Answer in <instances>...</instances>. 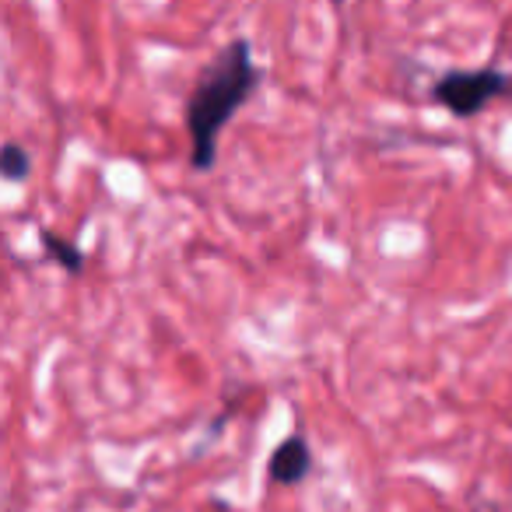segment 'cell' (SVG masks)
<instances>
[{"label": "cell", "mask_w": 512, "mask_h": 512, "mask_svg": "<svg viewBox=\"0 0 512 512\" xmlns=\"http://www.w3.org/2000/svg\"><path fill=\"white\" fill-rule=\"evenodd\" d=\"M512 99V74L498 71V67H477V71H449L439 74L432 85V99L442 109L456 116V120H470V116L484 113L495 99Z\"/></svg>", "instance_id": "cell-2"}, {"label": "cell", "mask_w": 512, "mask_h": 512, "mask_svg": "<svg viewBox=\"0 0 512 512\" xmlns=\"http://www.w3.org/2000/svg\"><path fill=\"white\" fill-rule=\"evenodd\" d=\"M32 172V155L22 148L18 141H8L0 148V176L8 179V183H25Z\"/></svg>", "instance_id": "cell-5"}, {"label": "cell", "mask_w": 512, "mask_h": 512, "mask_svg": "<svg viewBox=\"0 0 512 512\" xmlns=\"http://www.w3.org/2000/svg\"><path fill=\"white\" fill-rule=\"evenodd\" d=\"M334 4H344V0H334Z\"/></svg>", "instance_id": "cell-6"}, {"label": "cell", "mask_w": 512, "mask_h": 512, "mask_svg": "<svg viewBox=\"0 0 512 512\" xmlns=\"http://www.w3.org/2000/svg\"><path fill=\"white\" fill-rule=\"evenodd\" d=\"M39 242H43L46 256H50V260H57V264L64 267L67 274H81V271H85V253H81L74 242H67L64 235L50 232V228H39Z\"/></svg>", "instance_id": "cell-4"}, {"label": "cell", "mask_w": 512, "mask_h": 512, "mask_svg": "<svg viewBox=\"0 0 512 512\" xmlns=\"http://www.w3.org/2000/svg\"><path fill=\"white\" fill-rule=\"evenodd\" d=\"M309 470H313V449H309V442L302 439V435H288L271 453V460H267V474H271V481L281 484V488L302 484L309 477Z\"/></svg>", "instance_id": "cell-3"}, {"label": "cell", "mask_w": 512, "mask_h": 512, "mask_svg": "<svg viewBox=\"0 0 512 512\" xmlns=\"http://www.w3.org/2000/svg\"><path fill=\"white\" fill-rule=\"evenodd\" d=\"M264 71L253 60L249 39H232L214 57L211 67L193 85L186 99V134H190V169L211 172L218 162V137L232 116L246 106L249 95L260 88Z\"/></svg>", "instance_id": "cell-1"}]
</instances>
